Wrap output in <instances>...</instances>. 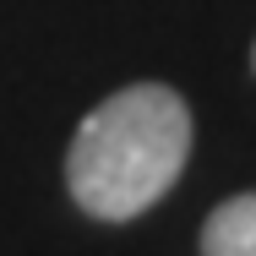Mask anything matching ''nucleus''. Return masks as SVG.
<instances>
[{
	"label": "nucleus",
	"instance_id": "2",
	"mask_svg": "<svg viewBox=\"0 0 256 256\" xmlns=\"http://www.w3.org/2000/svg\"><path fill=\"white\" fill-rule=\"evenodd\" d=\"M202 256H256V191L229 196L207 212Z\"/></svg>",
	"mask_w": 256,
	"mask_h": 256
},
{
	"label": "nucleus",
	"instance_id": "3",
	"mask_svg": "<svg viewBox=\"0 0 256 256\" xmlns=\"http://www.w3.org/2000/svg\"><path fill=\"white\" fill-rule=\"evenodd\" d=\"M251 66H256V50H251Z\"/></svg>",
	"mask_w": 256,
	"mask_h": 256
},
{
	"label": "nucleus",
	"instance_id": "1",
	"mask_svg": "<svg viewBox=\"0 0 256 256\" xmlns=\"http://www.w3.org/2000/svg\"><path fill=\"white\" fill-rule=\"evenodd\" d=\"M191 158V109L164 82H131L109 93L71 136L66 186L88 218L126 224L180 180Z\"/></svg>",
	"mask_w": 256,
	"mask_h": 256
}]
</instances>
